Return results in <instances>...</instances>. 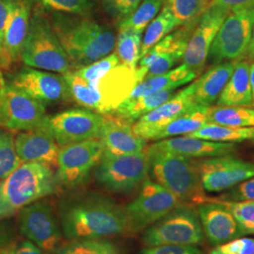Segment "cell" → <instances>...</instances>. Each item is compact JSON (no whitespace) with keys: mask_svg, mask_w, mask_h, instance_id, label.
Instances as JSON below:
<instances>
[{"mask_svg":"<svg viewBox=\"0 0 254 254\" xmlns=\"http://www.w3.org/2000/svg\"><path fill=\"white\" fill-rule=\"evenodd\" d=\"M60 223L69 240L105 239L129 233L125 207L98 193L65 198L59 206Z\"/></svg>","mask_w":254,"mask_h":254,"instance_id":"1","label":"cell"},{"mask_svg":"<svg viewBox=\"0 0 254 254\" xmlns=\"http://www.w3.org/2000/svg\"><path fill=\"white\" fill-rule=\"evenodd\" d=\"M50 22L73 72L111 54L116 46L114 31L88 15L53 12Z\"/></svg>","mask_w":254,"mask_h":254,"instance_id":"2","label":"cell"},{"mask_svg":"<svg viewBox=\"0 0 254 254\" xmlns=\"http://www.w3.org/2000/svg\"><path fill=\"white\" fill-rule=\"evenodd\" d=\"M146 73L143 67L132 69L119 64L93 84L83 80L74 71L64 75L72 100L85 109L109 115L127 100L136 85L145 78Z\"/></svg>","mask_w":254,"mask_h":254,"instance_id":"3","label":"cell"},{"mask_svg":"<svg viewBox=\"0 0 254 254\" xmlns=\"http://www.w3.org/2000/svg\"><path fill=\"white\" fill-rule=\"evenodd\" d=\"M53 168L41 163H21L1 181L0 220L10 218L24 207L54 194L60 186Z\"/></svg>","mask_w":254,"mask_h":254,"instance_id":"4","label":"cell"},{"mask_svg":"<svg viewBox=\"0 0 254 254\" xmlns=\"http://www.w3.org/2000/svg\"><path fill=\"white\" fill-rule=\"evenodd\" d=\"M149 173L154 182L171 191L183 203L200 205L206 195L200 182L198 160L179 154L145 148Z\"/></svg>","mask_w":254,"mask_h":254,"instance_id":"5","label":"cell"},{"mask_svg":"<svg viewBox=\"0 0 254 254\" xmlns=\"http://www.w3.org/2000/svg\"><path fill=\"white\" fill-rule=\"evenodd\" d=\"M21 61L27 67L67 74L73 72L68 57L55 33L46 10L33 7Z\"/></svg>","mask_w":254,"mask_h":254,"instance_id":"6","label":"cell"},{"mask_svg":"<svg viewBox=\"0 0 254 254\" xmlns=\"http://www.w3.org/2000/svg\"><path fill=\"white\" fill-rule=\"evenodd\" d=\"M202 240L203 231L197 208L186 203H182L147 228L142 236L145 247L197 246Z\"/></svg>","mask_w":254,"mask_h":254,"instance_id":"7","label":"cell"},{"mask_svg":"<svg viewBox=\"0 0 254 254\" xmlns=\"http://www.w3.org/2000/svg\"><path fill=\"white\" fill-rule=\"evenodd\" d=\"M97 183L107 190L127 194L135 190L149 174L148 155L144 151L137 154H103L94 168Z\"/></svg>","mask_w":254,"mask_h":254,"instance_id":"8","label":"cell"},{"mask_svg":"<svg viewBox=\"0 0 254 254\" xmlns=\"http://www.w3.org/2000/svg\"><path fill=\"white\" fill-rule=\"evenodd\" d=\"M46 117L44 105L0 73V127L10 132L32 131L40 129Z\"/></svg>","mask_w":254,"mask_h":254,"instance_id":"9","label":"cell"},{"mask_svg":"<svg viewBox=\"0 0 254 254\" xmlns=\"http://www.w3.org/2000/svg\"><path fill=\"white\" fill-rule=\"evenodd\" d=\"M182 203L171 191L147 178L136 198L125 207L129 233L146 230Z\"/></svg>","mask_w":254,"mask_h":254,"instance_id":"10","label":"cell"},{"mask_svg":"<svg viewBox=\"0 0 254 254\" xmlns=\"http://www.w3.org/2000/svg\"><path fill=\"white\" fill-rule=\"evenodd\" d=\"M254 8L230 12L219 27L208 57L214 64L243 59L252 38Z\"/></svg>","mask_w":254,"mask_h":254,"instance_id":"11","label":"cell"},{"mask_svg":"<svg viewBox=\"0 0 254 254\" xmlns=\"http://www.w3.org/2000/svg\"><path fill=\"white\" fill-rule=\"evenodd\" d=\"M104 115L90 109H74L47 116L40 128L62 147L99 138Z\"/></svg>","mask_w":254,"mask_h":254,"instance_id":"12","label":"cell"},{"mask_svg":"<svg viewBox=\"0 0 254 254\" xmlns=\"http://www.w3.org/2000/svg\"><path fill=\"white\" fill-rule=\"evenodd\" d=\"M20 230L29 241L46 254H53L64 245V233L53 207L37 200L20 211Z\"/></svg>","mask_w":254,"mask_h":254,"instance_id":"13","label":"cell"},{"mask_svg":"<svg viewBox=\"0 0 254 254\" xmlns=\"http://www.w3.org/2000/svg\"><path fill=\"white\" fill-rule=\"evenodd\" d=\"M104 153V146L98 138L62 147L57 166L60 184L68 189L81 185L100 162Z\"/></svg>","mask_w":254,"mask_h":254,"instance_id":"14","label":"cell"},{"mask_svg":"<svg viewBox=\"0 0 254 254\" xmlns=\"http://www.w3.org/2000/svg\"><path fill=\"white\" fill-rule=\"evenodd\" d=\"M200 182L204 191L221 192L254 177V163L230 154L198 160Z\"/></svg>","mask_w":254,"mask_h":254,"instance_id":"15","label":"cell"},{"mask_svg":"<svg viewBox=\"0 0 254 254\" xmlns=\"http://www.w3.org/2000/svg\"><path fill=\"white\" fill-rule=\"evenodd\" d=\"M9 81L45 107L71 99L67 81L61 73L27 66L13 73Z\"/></svg>","mask_w":254,"mask_h":254,"instance_id":"16","label":"cell"},{"mask_svg":"<svg viewBox=\"0 0 254 254\" xmlns=\"http://www.w3.org/2000/svg\"><path fill=\"white\" fill-rule=\"evenodd\" d=\"M198 21L181 26L172 34L167 35L139 60L138 67L147 69L145 78L161 75L171 71L173 66L183 59Z\"/></svg>","mask_w":254,"mask_h":254,"instance_id":"17","label":"cell"},{"mask_svg":"<svg viewBox=\"0 0 254 254\" xmlns=\"http://www.w3.org/2000/svg\"><path fill=\"white\" fill-rule=\"evenodd\" d=\"M194 93L195 81L177 93H174L173 97L161 106L136 121L132 126L134 134L145 140H154L155 136L164 127L197 105Z\"/></svg>","mask_w":254,"mask_h":254,"instance_id":"18","label":"cell"},{"mask_svg":"<svg viewBox=\"0 0 254 254\" xmlns=\"http://www.w3.org/2000/svg\"><path fill=\"white\" fill-rule=\"evenodd\" d=\"M228 14L226 10L208 7L194 28L183 57V64L190 68L197 75L206 64L210 47Z\"/></svg>","mask_w":254,"mask_h":254,"instance_id":"19","label":"cell"},{"mask_svg":"<svg viewBox=\"0 0 254 254\" xmlns=\"http://www.w3.org/2000/svg\"><path fill=\"white\" fill-rule=\"evenodd\" d=\"M197 211L203 234L211 245H221L243 236L236 218L222 204L206 201L198 205Z\"/></svg>","mask_w":254,"mask_h":254,"instance_id":"20","label":"cell"},{"mask_svg":"<svg viewBox=\"0 0 254 254\" xmlns=\"http://www.w3.org/2000/svg\"><path fill=\"white\" fill-rule=\"evenodd\" d=\"M33 5L29 0H16L4 31L2 50L3 62L0 70H8L21 61V53L27 37V29Z\"/></svg>","mask_w":254,"mask_h":254,"instance_id":"21","label":"cell"},{"mask_svg":"<svg viewBox=\"0 0 254 254\" xmlns=\"http://www.w3.org/2000/svg\"><path fill=\"white\" fill-rule=\"evenodd\" d=\"M15 151L22 163H41L57 168L60 145L45 130L19 132L14 136Z\"/></svg>","mask_w":254,"mask_h":254,"instance_id":"22","label":"cell"},{"mask_svg":"<svg viewBox=\"0 0 254 254\" xmlns=\"http://www.w3.org/2000/svg\"><path fill=\"white\" fill-rule=\"evenodd\" d=\"M104 117L98 139L104 146L105 154L124 155L144 151L146 140L134 134L133 124L114 115Z\"/></svg>","mask_w":254,"mask_h":254,"instance_id":"23","label":"cell"},{"mask_svg":"<svg viewBox=\"0 0 254 254\" xmlns=\"http://www.w3.org/2000/svg\"><path fill=\"white\" fill-rule=\"evenodd\" d=\"M150 146L160 151L191 158L221 156L233 154L236 150L234 143L211 141L188 136L165 138Z\"/></svg>","mask_w":254,"mask_h":254,"instance_id":"24","label":"cell"},{"mask_svg":"<svg viewBox=\"0 0 254 254\" xmlns=\"http://www.w3.org/2000/svg\"><path fill=\"white\" fill-rule=\"evenodd\" d=\"M253 105L254 98L250 83V64L247 61H236L234 72L218 97V106L247 108Z\"/></svg>","mask_w":254,"mask_h":254,"instance_id":"25","label":"cell"},{"mask_svg":"<svg viewBox=\"0 0 254 254\" xmlns=\"http://www.w3.org/2000/svg\"><path fill=\"white\" fill-rule=\"evenodd\" d=\"M235 63L216 64L195 81L194 97L198 105L211 106L218 99L234 72Z\"/></svg>","mask_w":254,"mask_h":254,"instance_id":"26","label":"cell"},{"mask_svg":"<svg viewBox=\"0 0 254 254\" xmlns=\"http://www.w3.org/2000/svg\"><path fill=\"white\" fill-rule=\"evenodd\" d=\"M196 76L197 73L193 72L187 65L182 64L181 66L161 75L145 78L139 82L127 99H137L139 97L167 89L176 90L178 87L194 80Z\"/></svg>","mask_w":254,"mask_h":254,"instance_id":"27","label":"cell"},{"mask_svg":"<svg viewBox=\"0 0 254 254\" xmlns=\"http://www.w3.org/2000/svg\"><path fill=\"white\" fill-rule=\"evenodd\" d=\"M211 106L195 105L181 116L175 119L155 136L154 140H161L177 136H187L208 123Z\"/></svg>","mask_w":254,"mask_h":254,"instance_id":"28","label":"cell"},{"mask_svg":"<svg viewBox=\"0 0 254 254\" xmlns=\"http://www.w3.org/2000/svg\"><path fill=\"white\" fill-rule=\"evenodd\" d=\"M173 89L156 91L137 99H127L113 112V115L134 124L150 111L158 108L174 95Z\"/></svg>","mask_w":254,"mask_h":254,"instance_id":"29","label":"cell"},{"mask_svg":"<svg viewBox=\"0 0 254 254\" xmlns=\"http://www.w3.org/2000/svg\"><path fill=\"white\" fill-rule=\"evenodd\" d=\"M188 136L218 142H242L254 139V127H234L207 123Z\"/></svg>","mask_w":254,"mask_h":254,"instance_id":"30","label":"cell"},{"mask_svg":"<svg viewBox=\"0 0 254 254\" xmlns=\"http://www.w3.org/2000/svg\"><path fill=\"white\" fill-rule=\"evenodd\" d=\"M179 27V23L174 18L172 12L166 7H163L162 10L146 27L145 34L142 38L139 60L143 58L162 39Z\"/></svg>","mask_w":254,"mask_h":254,"instance_id":"31","label":"cell"},{"mask_svg":"<svg viewBox=\"0 0 254 254\" xmlns=\"http://www.w3.org/2000/svg\"><path fill=\"white\" fill-rule=\"evenodd\" d=\"M209 124L234 127H254V109L246 107H212Z\"/></svg>","mask_w":254,"mask_h":254,"instance_id":"32","label":"cell"},{"mask_svg":"<svg viewBox=\"0 0 254 254\" xmlns=\"http://www.w3.org/2000/svg\"><path fill=\"white\" fill-rule=\"evenodd\" d=\"M164 0H142L131 14L118 23V29H129L142 34L163 6Z\"/></svg>","mask_w":254,"mask_h":254,"instance_id":"33","label":"cell"},{"mask_svg":"<svg viewBox=\"0 0 254 254\" xmlns=\"http://www.w3.org/2000/svg\"><path fill=\"white\" fill-rule=\"evenodd\" d=\"M142 43V34L129 29L119 30L116 37V54L120 64L132 69L137 68L139 62L140 49Z\"/></svg>","mask_w":254,"mask_h":254,"instance_id":"34","label":"cell"},{"mask_svg":"<svg viewBox=\"0 0 254 254\" xmlns=\"http://www.w3.org/2000/svg\"><path fill=\"white\" fill-rule=\"evenodd\" d=\"M210 2L211 0H164V7L172 12L181 27L199 20Z\"/></svg>","mask_w":254,"mask_h":254,"instance_id":"35","label":"cell"},{"mask_svg":"<svg viewBox=\"0 0 254 254\" xmlns=\"http://www.w3.org/2000/svg\"><path fill=\"white\" fill-rule=\"evenodd\" d=\"M53 254H122L118 246L105 239L73 240Z\"/></svg>","mask_w":254,"mask_h":254,"instance_id":"36","label":"cell"},{"mask_svg":"<svg viewBox=\"0 0 254 254\" xmlns=\"http://www.w3.org/2000/svg\"><path fill=\"white\" fill-rule=\"evenodd\" d=\"M206 201H216L230 210L239 224L243 236L254 235V200L227 201L218 200V198L206 197L205 202Z\"/></svg>","mask_w":254,"mask_h":254,"instance_id":"37","label":"cell"},{"mask_svg":"<svg viewBox=\"0 0 254 254\" xmlns=\"http://www.w3.org/2000/svg\"><path fill=\"white\" fill-rule=\"evenodd\" d=\"M32 5L46 11L88 15L93 8V0H29Z\"/></svg>","mask_w":254,"mask_h":254,"instance_id":"38","label":"cell"},{"mask_svg":"<svg viewBox=\"0 0 254 254\" xmlns=\"http://www.w3.org/2000/svg\"><path fill=\"white\" fill-rule=\"evenodd\" d=\"M22 163L15 151L14 136L8 130L0 131V180L5 179Z\"/></svg>","mask_w":254,"mask_h":254,"instance_id":"39","label":"cell"},{"mask_svg":"<svg viewBox=\"0 0 254 254\" xmlns=\"http://www.w3.org/2000/svg\"><path fill=\"white\" fill-rule=\"evenodd\" d=\"M120 64L116 52H112L99 61L74 71L83 80L90 84L98 81L106 73Z\"/></svg>","mask_w":254,"mask_h":254,"instance_id":"40","label":"cell"},{"mask_svg":"<svg viewBox=\"0 0 254 254\" xmlns=\"http://www.w3.org/2000/svg\"><path fill=\"white\" fill-rule=\"evenodd\" d=\"M102 7L111 18L121 22L131 14L142 0H100Z\"/></svg>","mask_w":254,"mask_h":254,"instance_id":"41","label":"cell"},{"mask_svg":"<svg viewBox=\"0 0 254 254\" xmlns=\"http://www.w3.org/2000/svg\"><path fill=\"white\" fill-rule=\"evenodd\" d=\"M209 254H254V238H236L216 246Z\"/></svg>","mask_w":254,"mask_h":254,"instance_id":"42","label":"cell"},{"mask_svg":"<svg viewBox=\"0 0 254 254\" xmlns=\"http://www.w3.org/2000/svg\"><path fill=\"white\" fill-rule=\"evenodd\" d=\"M218 199L227 201L254 200V177L236 185L226 193L220 195Z\"/></svg>","mask_w":254,"mask_h":254,"instance_id":"43","label":"cell"},{"mask_svg":"<svg viewBox=\"0 0 254 254\" xmlns=\"http://www.w3.org/2000/svg\"><path fill=\"white\" fill-rule=\"evenodd\" d=\"M138 254H202L195 246L160 245L147 247Z\"/></svg>","mask_w":254,"mask_h":254,"instance_id":"44","label":"cell"},{"mask_svg":"<svg viewBox=\"0 0 254 254\" xmlns=\"http://www.w3.org/2000/svg\"><path fill=\"white\" fill-rule=\"evenodd\" d=\"M209 7L223 9L230 13L237 9L254 8V0H211Z\"/></svg>","mask_w":254,"mask_h":254,"instance_id":"45","label":"cell"},{"mask_svg":"<svg viewBox=\"0 0 254 254\" xmlns=\"http://www.w3.org/2000/svg\"><path fill=\"white\" fill-rule=\"evenodd\" d=\"M6 254H46L39 247L29 240H24L21 242H15L5 246Z\"/></svg>","mask_w":254,"mask_h":254,"instance_id":"46","label":"cell"},{"mask_svg":"<svg viewBox=\"0 0 254 254\" xmlns=\"http://www.w3.org/2000/svg\"><path fill=\"white\" fill-rule=\"evenodd\" d=\"M15 5H16V0H0V46L1 48H2V42H3L5 28L12 10L15 8Z\"/></svg>","mask_w":254,"mask_h":254,"instance_id":"47","label":"cell"},{"mask_svg":"<svg viewBox=\"0 0 254 254\" xmlns=\"http://www.w3.org/2000/svg\"><path fill=\"white\" fill-rule=\"evenodd\" d=\"M243 59H245L246 61H253V60H254V20L253 31H252V38H251L250 44H249V46L247 48V51H246Z\"/></svg>","mask_w":254,"mask_h":254,"instance_id":"48","label":"cell"},{"mask_svg":"<svg viewBox=\"0 0 254 254\" xmlns=\"http://www.w3.org/2000/svg\"><path fill=\"white\" fill-rule=\"evenodd\" d=\"M250 83L252 87V92H253V98L254 102V62L250 65Z\"/></svg>","mask_w":254,"mask_h":254,"instance_id":"49","label":"cell"},{"mask_svg":"<svg viewBox=\"0 0 254 254\" xmlns=\"http://www.w3.org/2000/svg\"><path fill=\"white\" fill-rule=\"evenodd\" d=\"M2 60H3V52H2V48H1V46H0V66H1V64H2Z\"/></svg>","mask_w":254,"mask_h":254,"instance_id":"50","label":"cell"},{"mask_svg":"<svg viewBox=\"0 0 254 254\" xmlns=\"http://www.w3.org/2000/svg\"><path fill=\"white\" fill-rule=\"evenodd\" d=\"M0 254H5V246L0 248Z\"/></svg>","mask_w":254,"mask_h":254,"instance_id":"51","label":"cell"},{"mask_svg":"<svg viewBox=\"0 0 254 254\" xmlns=\"http://www.w3.org/2000/svg\"><path fill=\"white\" fill-rule=\"evenodd\" d=\"M1 181H2V180H0V185H1Z\"/></svg>","mask_w":254,"mask_h":254,"instance_id":"52","label":"cell"}]
</instances>
